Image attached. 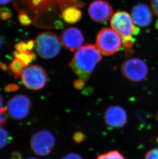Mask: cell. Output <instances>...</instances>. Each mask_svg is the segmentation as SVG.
I'll return each instance as SVG.
<instances>
[{
	"label": "cell",
	"instance_id": "cell-1",
	"mask_svg": "<svg viewBox=\"0 0 158 159\" xmlns=\"http://www.w3.org/2000/svg\"><path fill=\"white\" fill-rule=\"evenodd\" d=\"M102 59V54L97 47L87 44L76 51L68 66L78 79L86 83Z\"/></svg>",
	"mask_w": 158,
	"mask_h": 159
},
{
	"label": "cell",
	"instance_id": "cell-2",
	"mask_svg": "<svg viewBox=\"0 0 158 159\" xmlns=\"http://www.w3.org/2000/svg\"><path fill=\"white\" fill-rule=\"evenodd\" d=\"M122 45V38L112 28H103L97 34L96 47L105 56H111L117 53Z\"/></svg>",
	"mask_w": 158,
	"mask_h": 159
},
{
	"label": "cell",
	"instance_id": "cell-3",
	"mask_svg": "<svg viewBox=\"0 0 158 159\" xmlns=\"http://www.w3.org/2000/svg\"><path fill=\"white\" fill-rule=\"evenodd\" d=\"M34 42L36 52L42 58H54L57 57L61 51V42L60 39L51 32H43L40 34Z\"/></svg>",
	"mask_w": 158,
	"mask_h": 159
},
{
	"label": "cell",
	"instance_id": "cell-4",
	"mask_svg": "<svg viewBox=\"0 0 158 159\" xmlns=\"http://www.w3.org/2000/svg\"><path fill=\"white\" fill-rule=\"evenodd\" d=\"M111 25L121 36L122 41L134 39L133 36L139 33V29L134 25L131 15L125 11H119L113 14Z\"/></svg>",
	"mask_w": 158,
	"mask_h": 159
},
{
	"label": "cell",
	"instance_id": "cell-5",
	"mask_svg": "<svg viewBox=\"0 0 158 159\" xmlns=\"http://www.w3.org/2000/svg\"><path fill=\"white\" fill-rule=\"evenodd\" d=\"M23 84L29 90L38 91L46 86V72L39 65H30L25 68L21 76Z\"/></svg>",
	"mask_w": 158,
	"mask_h": 159
},
{
	"label": "cell",
	"instance_id": "cell-6",
	"mask_svg": "<svg viewBox=\"0 0 158 159\" xmlns=\"http://www.w3.org/2000/svg\"><path fill=\"white\" fill-rule=\"evenodd\" d=\"M123 76L131 82H141L146 78L148 67L146 62L139 58H131L123 62L121 66Z\"/></svg>",
	"mask_w": 158,
	"mask_h": 159
},
{
	"label": "cell",
	"instance_id": "cell-7",
	"mask_svg": "<svg viewBox=\"0 0 158 159\" xmlns=\"http://www.w3.org/2000/svg\"><path fill=\"white\" fill-rule=\"evenodd\" d=\"M55 139L54 134L48 130L36 132L30 139V147L36 155L47 156L54 149Z\"/></svg>",
	"mask_w": 158,
	"mask_h": 159
},
{
	"label": "cell",
	"instance_id": "cell-8",
	"mask_svg": "<svg viewBox=\"0 0 158 159\" xmlns=\"http://www.w3.org/2000/svg\"><path fill=\"white\" fill-rule=\"evenodd\" d=\"M32 107V101L29 96L18 94L13 96L8 101L6 110L11 119L21 120L29 116Z\"/></svg>",
	"mask_w": 158,
	"mask_h": 159
},
{
	"label": "cell",
	"instance_id": "cell-9",
	"mask_svg": "<svg viewBox=\"0 0 158 159\" xmlns=\"http://www.w3.org/2000/svg\"><path fill=\"white\" fill-rule=\"evenodd\" d=\"M88 12L92 20L103 24L111 20L113 15V9L111 5L105 0H94L88 6Z\"/></svg>",
	"mask_w": 158,
	"mask_h": 159
},
{
	"label": "cell",
	"instance_id": "cell-10",
	"mask_svg": "<svg viewBox=\"0 0 158 159\" xmlns=\"http://www.w3.org/2000/svg\"><path fill=\"white\" fill-rule=\"evenodd\" d=\"M60 39L65 48L70 51L75 52L83 46L84 36L80 29L70 27L63 30L60 35Z\"/></svg>",
	"mask_w": 158,
	"mask_h": 159
},
{
	"label": "cell",
	"instance_id": "cell-11",
	"mask_svg": "<svg viewBox=\"0 0 158 159\" xmlns=\"http://www.w3.org/2000/svg\"><path fill=\"white\" fill-rule=\"evenodd\" d=\"M104 119L107 126L112 128H121L127 123L128 116L125 110L118 105L108 107L105 111Z\"/></svg>",
	"mask_w": 158,
	"mask_h": 159
},
{
	"label": "cell",
	"instance_id": "cell-12",
	"mask_svg": "<svg viewBox=\"0 0 158 159\" xmlns=\"http://www.w3.org/2000/svg\"><path fill=\"white\" fill-rule=\"evenodd\" d=\"M131 18L134 24L139 27H146L152 22V14L147 5L139 3L134 6L131 10Z\"/></svg>",
	"mask_w": 158,
	"mask_h": 159
},
{
	"label": "cell",
	"instance_id": "cell-13",
	"mask_svg": "<svg viewBox=\"0 0 158 159\" xmlns=\"http://www.w3.org/2000/svg\"><path fill=\"white\" fill-rule=\"evenodd\" d=\"M62 17L68 24H75L78 22L82 18V12L76 6H69L62 10Z\"/></svg>",
	"mask_w": 158,
	"mask_h": 159
},
{
	"label": "cell",
	"instance_id": "cell-14",
	"mask_svg": "<svg viewBox=\"0 0 158 159\" xmlns=\"http://www.w3.org/2000/svg\"><path fill=\"white\" fill-rule=\"evenodd\" d=\"M14 55L23 64L25 67L29 66L30 63L36 59L34 53L30 51L19 52L17 51L14 52Z\"/></svg>",
	"mask_w": 158,
	"mask_h": 159
},
{
	"label": "cell",
	"instance_id": "cell-15",
	"mask_svg": "<svg viewBox=\"0 0 158 159\" xmlns=\"http://www.w3.org/2000/svg\"><path fill=\"white\" fill-rule=\"evenodd\" d=\"M9 68L11 72L15 75V77L18 78L21 77V74L25 67L18 59L15 58L10 64Z\"/></svg>",
	"mask_w": 158,
	"mask_h": 159
},
{
	"label": "cell",
	"instance_id": "cell-16",
	"mask_svg": "<svg viewBox=\"0 0 158 159\" xmlns=\"http://www.w3.org/2000/svg\"><path fill=\"white\" fill-rule=\"evenodd\" d=\"M97 159H126L122 153L116 150H113L102 153L97 157Z\"/></svg>",
	"mask_w": 158,
	"mask_h": 159
},
{
	"label": "cell",
	"instance_id": "cell-17",
	"mask_svg": "<svg viewBox=\"0 0 158 159\" xmlns=\"http://www.w3.org/2000/svg\"><path fill=\"white\" fill-rule=\"evenodd\" d=\"M11 139L7 131L0 126V149L5 147L9 143Z\"/></svg>",
	"mask_w": 158,
	"mask_h": 159
},
{
	"label": "cell",
	"instance_id": "cell-18",
	"mask_svg": "<svg viewBox=\"0 0 158 159\" xmlns=\"http://www.w3.org/2000/svg\"><path fill=\"white\" fill-rule=\"evenodd\" d=\"M144 159H158V147L148 151L145 154Z\"/></svg>",
	"mask_w": 158,
	"mask_h": 159
},
{
	"label": "cell",
	"instance_id": "cell-19",
	"mask_svg": "<svg viewBox=\"0 0 158 159\" xmlns=\"http://www.w3.org/2000/svg\"><path fill=\"white\" fill-rule=\"evenodd\" d=\"M16 51L19 52L30 51L29 49L28 42L22 41L16 44L15 45Z\"/></svg>",
	"mask_w": 158,
	"mask_h": 159
},
{
	"label": "cell",
	"instance_id": "cell-20",
	"mask_svg": "<svg viewBox=\"0 0 158 159\" xmlns=\"http://www.w3.org/2000/svg\"><path fill=\"white\" fill-rule=\"evenodd\" d=\"M19 19L21 24L24 25H28L31 23L30 18L25 12H21V14H20Z\"/></svg>",
	"mask_w": 158,
	"mask_h": 159
},
{
	"label": "cell",
	"instance_id": "cell-21",
	"mask_svg": "<svg viewBox=\"0 0 158 159\" xmlns=\"http://www.w3.org/2000/svg\"><path fill=\"white\" fill-rule=\"evenodd\" d=\"M73 139L77 143H80L84 141L85 139V135L83 132L77 131L73 134Z\"/></svg>",
	"mask_w": 158,
	"mask_h": 159
},
{
	"label": "cell",
	"instance_id": "cell-22",
	"mask_svg": "<svg viewBox=\"0 0 158 159\" xmlns=\"http://www.w3.org/2000/svg\"><path fill=\"white\" fill-rule=\"evenodd\" d=\"M61 159H84L82 157L75 152H70L65 155Z\"/></svg>",
	"mask_w": 158,
	"mask_h": 159
},
{
	"label": "cell",
	"instance_id": "cell-23",
	"mask_svg": "<svg viewBox=\"0 0 158 159\" xmlns=\"http://www.w3.org/2000/svg\"><path fill=\"white\" fill-rule=\"evenodd\" d=\"M85 84L86 83L84 81L78 78L76 80H75V81L73 82V86L77 90H81L83 88Z\"/></svg>",
	"mask_w": 158,
	"mask_h": 159
},
{
	"label": "cell",
	"instance_id": "cell-24",
	"mask_svg": "<svg viewBox=\"0 0 158 159\" xmlns=\"http://www.w3.org/2000/svg\"><path fill=\"white\" fill-rule=\"evenodd\" d=\"M151 5L154 14L158 16V0H151Z\"/></svg>",
	"mask_w": 158,
	"mask_h": 159
},
{
	"label": "cell",
	"instance_id": "cell-25",
	"mask_svg": "<svg viewBox=\"0 0 158 159\" xmlns=\"http://www.w3.org/2000/svg\"><path fill=\"white\" fill-rule=\"evenodd\" d=\"M6 112V111H4L0 112V126H2L6 123L7 120Z\"/></svg>",
	"mask_w": 158,
	"mask_h": 159
},
{
	"label": "cell",
	"instance_id": "cell-26",
	"mask_svg": "<svg viewBox=\"0 0 158 159\" xmlns=\"http://www.w3.org/2000/svg\"><path fill=\"white\" fill-rule=\"evenodd\" d=\"M18 89V87L17 85L11 84V85H8L5 88V90L8 92L14 91H15V90H17Z\"/></svg>",
	"mask_w": 158,
	"mask_h": 159
},
{
	"label": "cell",
	"instance_id": "cell-27",
	"mask_svg": "<svg viewBox=\"0 0 158 159\" xmlns=\"http://www.w3.org/2000/svg\"><path fill=\"white\" fill-rule=\"evenodd\" d=\"M1 18H2L3 19L6 20L10 18L11 15L9 11H4L2 12L1 14Z\"/></svg>",
	"mask_w": 158,
	"mask_h": 159
},
{
	"label": "cell",
	"instance_id": "cell-28",
	"mask_svg": "<svg viewBox=\"0 0 158 159\" xmlns=\"http://www.w3.org/2000/svg\"><path fill=\"white\" fill-rule=\"evenodd\" d=\"M3 97L0 94V112H4V111H7L6 110V107H4L3 105Z\"/></svg>",
	"mask_w": 158,
	"mask_h": 159
},
{
	"label": "cell",
	"instance_id": "cell-29",
	"mask_svg": "<svg viewBox=\"0 0 158 159\" xmlns=\"http://www.w3.org/2000/svg\"><path fill=\"white\" fill-rule=\"evenodd\" d=\"M12 0H0V5H6L12 1Z\"/></svg>",
	"mask_w": 158,
	"mask_h": 159
},
{
	"label": "cell",
	"instance_id": "cell-30",
	"mask_svg": "<svg viewBox=\"0 0 158 159\" xmlns=\"http://www.w3.org/2000/svg\"><path fill=\"white\" fill-rule=\"evenodd\" d=\"M156 28L158 29V20L157 21V22H156Z\"/></svg>",
	"mask_w": 158,
	"mask_h": 159
},
{
	"label": "cell",
	"instance_id": "cell-31",
	"mask_svg": "<svg viewBox=\"0 0 158 159\" xmlns=\"http://www.w3.org/2000/svg\"><path fill=\"white\" fill-rule=\"evenodd\" d=\"M2 45V40L1 38V37H0V48H1V47Z\"/></svg>",
	"mask_w": 158,
	"mask_h": 159
},
{
	"label": "cell",
	"instance_id": "cell-32",
	"mask_svg": "<svg viewBox=\"0 0 158 159\" xmlns=\"http://www.w3.org/2000/svg\"><path fill=\"white\" fill-rule=\"evenodd\" d=\"M37 159V158H27V159Z\"/></svg>",
	"mask_w": 158,
	"mask_h": 159
}]
</instances>
